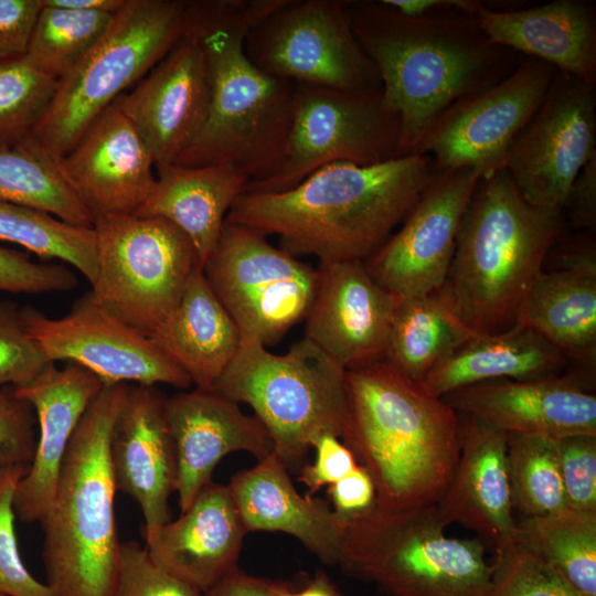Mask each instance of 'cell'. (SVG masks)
Instances as JSON below:
<instances>
[{"instance_id":"6da1fadb","label":"cell","mask_w":596,"mask_h":596,"mask_svg":"<svg viewBox=\"0 0 596 596\" xmlns=\"http://www.w3.org/2000/svg\"><path fill=\"white\" fill-rule=\"evenodd\" d=\"M353 33L374 63L401 125L400 157L413 155L451 105L507 77L522 56L492 43L458 10L406 17L380 1H344Z\"/></svg>"},{"instance_id":"7a4b0ae2","label":"cell","mask_w":596,"mask_h":596,"mask_svg":"<svg viewBox=\"0 0 596 596\" xmlns=\"http://www.w3.org/2000/svg\"><path fill=\"white\" fill-rule=\"evenodd\" d=\"M438 171L427 155L336 162L280 192H245L226 221L279 237L289 254L365 260L405 220Z\"/></svg>"},{"instance_id":"3957f363","label":"cell","mask_w":596,"mask_h":596,"mask_svg":"<svg viewBox=\"0 0 596 596\" xmlns=\"http://www.w3.org/2000/svg\"><path fill=\"white\" fill-rule=\"evenodd\" d=\"M288 0L189 1V20L203 43L211 74L206 120L174 162L232 164L249 184L279 169L290 130L297 84L257 67L244 41Z\"/></svg>"},{"instance_id":"277c9868","label":"cell","mask_w":596,"mask_h":596,"mask_svg":"<svg viewBox=\"0 0 596 596\" xmlns=\"http://www.w3.org/2000/svg\"><path fill=\"white\" fill-rule=\"evenodd\" d=\"M342 443L370 475L386 509L436 504L456 470L459 414L380 360L345 371Z\"/></svg>"},{"instance_id":"5b68a950","label":"cell","mask_w":596,"mask_h":596,"mask_svg":"<svg viewBox=\"0 0 596 596\" xmlns=\"http://www.w3.org/2000/svg\"><path fill=\"white\" fill-rule=\"evenodd\" d=\"M564 230L562 210L529 203L499 168L478 180L435 294L475 333L508 330Z\"/></svg>"},{"instance_id":"8992f818","label":"cell","mask_w":596,"mask_h":596,"mask_svg":"<svg viewBox=\"0 0 596 596\" xmlns=\"http://www.w3.org/2000/svg\"><path fill=\"white\" fill-rule=\"evenodd\" d=\"M130 384H105L82 417L53 499L39 523L45 584L54 596H114L121 543L110 437Z\"/></svg>"},{"instance_id":"52a82bcc","label":"cell","mask_w":596,"mask_h":596,"mask_svg":"<svg viewBox=\"0 0 596 596\" xmlns=\"http://www.w3.org/2000/svg\"><path fill=\"white\" fill-rule=\"evenodd\" d=\"M436 504H374L351 520L338 565L384 596H489L492 564L479 539L446 534Z\"/></svg>"},{"instance_id":"ba28073f","label":"cell","mask_w":596,"mask_h":596,"mask_svg":"<svg viewBox=\"0 0 596 596\" xmlns=\"http://www.w3.org/2000/svg\"><path fill=\"white\" fill-rule=\"evenodd\" d=\"M247 404L286 465L297 466L323 434L341 438L347 418L345 371L304 338L272 353L248 337L212 387Z\"/></svg>"},{"instance_id":"9c48e42d","label":"cell","mask_w":596,"mask_h":596,"mask_svg":"<svg viewBox=\"0 0 596 596\" xmlns=\"http://www.w3.org/2000/svg\"><path fill=\"white\" fill-rule=\"evenodd\" d=\"M189 1L126 0L99 42L62 78L26 139L55 160L124 91L140 81L185 31Z\"/></svg>"},{"instance_id":"30bf717a","label":"cell","mask_w":596,"mask_h":596,"mask_svg":"<svg viewBox=\"0 0 596 596\" xmlns=\"http://www.w3.org/2000/svg\"><path fill=\"white\" fill-rule=\"evenodd\" d=\"M97 276L91 298L149 338L177 307L202 266L190 240L160 217L115 215L95 221Z\"/></svg>"},{"instance_id":"8fae6325","label":"cell","mask_w":596,"mask_h":596,"mask_svg":"<svg viewBox=\"0 0 596 596\" xmlns=\"http://www.w3.org/2000/svg\"><path fill=\"white\" fill-rule=\"evenodd\" d=\"M202 269L241 336L265 347L305 320L319 277L318 269L275 247L264 234L228 221Z\"/></svg>"},{"instance_id":"7c38bea8","label":"cell","mask_w":596,"mask_h":596,"mask_svg":"<svg viewBox=\"0 0 596 596\" xmlns=\"http://www.w3.org/2000/svg\"><path fill=\"white\" fill-rule=\"evenodd\" d=\"M400 119L382 91L359 93L312 85L295 89L283 162L270 178L245 192L289 190L336 162L377 164L400 157Z\"/></svg>"},{"instance_id":"4fadbf2b","label":"cell","mask_w":596,"mask_h":596,"mask_svg":"<svg viewBox=\"0 0 596 596\" xmlns=\"http://www.w3.org/2000/svg\"><path fill=\"white\" fill-rule=\"evenodd\" d=\"M244 49L262 71L294 84L382 91L377 70L353 33L343 0H289L249 30Z\"/></svg>"},{"instance_id":"5bb4252c","label":"cell","mask_w":596,"mask_h":596,"mask_svg":"<svg viewBox=\"0 0 596 596\" xmlns=\"http://www.w3.org/2000/svg\"><path fill=\"white\" fill-rule=\"evenodd\" d=\"M556 70L523 57L497 84L446 109L414 153L429 156L438 172L473 169L481 177L503 167L505 155L540 108Z\"/></svg>"},{"instance_id":"9a60e30c","label":"cell","mask_w":596,"mask_h":596,"mask_svg":"<svg viewBox=\"0 0 596 596\" xmlns=\"http://www.w3.org/2000/svg\"><path fill=\"white\" fill-rule=\"evenodd\" d=\"M596 155V84L557 71L533 118L503 162L531 204L562 210L570 189Z\"/></svg>"},{"instance_id":"2e32d148","label":"cell","mask_w":596,"mask_h":596,"mask_svg":"<svg viewBox=\"0 0 596 596\" xmlns=\"http://www.w3.org/2000/svg\"><path fill=\"white\" fill-rule=\"evenodd\" d=\"M20 321L49 362L76 363L105 384L127 383L181 390L191 379L151 338L98 306L86 292L61 318L31 307L19 311Z\"/></svg>"},{"instance_id":"e0dca14e","label":"cell","mask_w":596,"mask_h":596,"mask_svg":"<svg viewBox=\"0 0 596 596\" xmlns=\"http://www.w3.org/2000/svg\"><path fill=\"white\" fill-rule=\"evenodd\" d=\"M481 174L473 169L438 172L402 226L364 260L373 279L398 297L436 292Z\"/></svg>"},{"instance_id":"ac0fdd59","label":"cell","mask_w":596,"mask_h":596,"mask_svg":"<svg viewBox=\"0 0 596 596\" xmlns=\"http://www.w3.org/2000/svg\"><path fill=\"white\" fill-rule=\"evenodd\" d=\"M210 97L207 56L188 12L185 31L174 46L116 100L157 166L174 163L195 139L206 120Z\"/></svg>"},{"instance_id":"d6986e66","label":"cell","mask_w":596,"mask_h":596,"mask_svg":"<svg viewBox=\"0 0 596 596\" xmlns=\"http://www.w3.org/2000/svg\"><path fill=\"white\" fill-rule=\"evenodd\" d=\"M305 337L344 371L384 359L401 297L377 284L364 260L319 262Z\"/></svg>"},{"instance_id":"ffe728a7","label":"cell","mask_w":596,"mask_h":596,"mask_svg":"<svg viewBox=\"0 0 596 596\" xmlns=\"http://www.w3.org/2000/svg\"><path fill=\"white\" fill-rule=\"evenodd\" d=\"M57 164L94 223L135 215L156 181L153 156L117 100L88 125Z\"/></svg>"},{"instance_id":"44dd1931","label":"cell","mask_w":596,"mask_h":596,"mask_svg":"<svg viewBox=\"0 0 596 596\" xmlns=\"http://www.w3.org/2000/svg\"><path fill=\"white\" fill-rule=\"evenodd\" d=\"M164 413L175 448L181 512L212 481L216 465L227 454L247 451L259 461L274 453L262 422L213 389L195 387L166 397Z\"/></svg>"},{"instance_id":"7402d4cb","label":"cell","mask_w":596,"mask_h":596,"mask_svg":"<svg viewBox=\"0 0 596 596\" xmlns=\"http://www.w3.org/2000/svg\"><path fill=\"white\" fill-rule=\"evenodd\" d=\"M440 398L457 413L509 435L552 440L596 435V396L574 375L488 381L455 390Z\"/></svg>"},{"instance_id":"603a6c76","label":"cell","mask_w":596,"mask_h":596,"mask_svg":"<svg viewBox=\"0 0 596 596\" xmlns=\"http://www.w3.org/2000/svg\"><path fill=\"white\" fill-rule=\"evenodd\" d=\"M561 234L552 251L560 265L542 270L528 292L515 324L531 328L573 364L596 362V254L593 233Z\"/></svg>"},{"instance_id":"cb8c5ba5","label":"cell","mask_w":596,"mask_h":596,"mask_svg":"<svg viewBox=\"0 0 596 596\" xmlns=\"http://www.w3.org/2000/svg\"><path fill=\"white\" fill-rule=\"evenodd\" d=\"M164 400L155 386L130 384L109 445L117 490L140 507L145 540L171 520L169 498L177 485V455Z\"/></svg>"},{"instance_id":"d4e9b609","label":"cell","mask_w":596,"mask_h":596,"mask_svg":"<svg viewBox=\"0 0 596 596\" xmlns=\"http://www.w3.org/2000/svg\"><path fill=\"white\" fill-rule=\"evenodd\" d=\"M104 385L76 363L60 369L51 362L32 382L14 387L32 406L40 430L29 470L14 493L15 517L22 522H39L47 510L75 429Z\"/></svg>"},{"instance_id":"484cf974","label":"cell","mask_w":596,"mask_h":596,"mask_svg":"<svg viewBox=\"0 0 596 596\" xmlns=\"http://www.w3.org/2000/svg\"><path fill=\"white\" fill-rule=\"evenodd\" d=\"M246 533L227 485L211 481L145 547L156 564L204 593L237 568Z\"/></svg>"},{"instance_id":"4316f807","label":"cell","mask_w":596,"mask_h":596,"mask_svg":"<svg viewBox=\"0 0 596 596\" xmlns=\"http://www.w3.org/2000/svg\"><path fill=\"white\" fill-rule=\"evenodd\" d=\"M473 17L492 43L596 84V9L592 1L554 0L513 10L483 3Z\"/></svg>"},{"instance_id":"83f0119b","label":"cell","mask_w":596,"mask_h":596,"mask_svg":"<svg viewBox=\"0 0 596 596\" xmlns=\"http://www.w3.org/2000/svg\"><path fill=\"white\" fill-rule=\"evenodd\" d=\"M247 532H283L329 565H338L348 522L320 498L300 496L276 453L227 485Z\"/></svg>"},{"instance_id":"f1b7e54d","label":"cell","mask_w":596,"mask_h":596,"mask_svg":"<svg viewBox=\"0 0 596 596\" xmlns=\"http://www.w3.org/2000/svg\"><path fill=\"white\" fill-rule=\"evenodd\" d=\"M459 416V460L436 507L447 525L461 524L496 544L517 530L507 462L510 435L469 415Z\"/></svg>"},{"instance_id":"f546056e","label":"cell","mask_w":596,"mask_h":596,"mask_svg":"<svg viewBox=\"0 0 596 596\" xmlns=\"http://www.w3.org/2000/svg\"><path fill=\"white\" fill-rule=\"evenodd\" d=\"M155 184L138 216L160 217L192 243L201 265L214 251L226 216L248 179L232 164H157Z\"/></svg>"},{"instance_id":"4dcf8cb0","label":"cell","mask_w":596,"mask_h":596,"mask_svg":"<svg viewBox=\"0 0 596 596\" xmlns=\"http://www.w3.org/2000/svg\"><path fill=\"white\" fill-rule=\"evenodd\" d=\"M571 364L541 334L515 324L497 333H476L439 362L419 385L440 398L455 390L488 381L563 376Z\"/></svg>"},{"instance_id":"1f68e13d","label":"cell","mask_w":596,"mask_h":596,"mask_svg":"<svg viewBox=\"0 0 596 596\" xmlns=\"http://www.w3.org/2000/svg\"><path fill=\"white\" fill-rule=\"evenodd\" d=\"M150 338L195 387L212 389L236 354L242 336L199 266L172 313Z\"/></svg>"},{"instance_id":"d6a6232c","label":"cell","mask_w":596,"mask_h":596,"mask_svg":"<svg viewBox=\"0 0 596 596\" xmlns=\"http://www.w3.org/2000/svg\"><path fill=\"white\" fill-rule=\"evenodd\" d=\"M476 333L434 292L400 299L384 361L416 384Z\"/></svg>"},{"instance_id":"836d02e7","label":"cell","mask_w":596,"mask_h":596,"mask_svg":"<svg viewBox=\"0 0 596 596\" xmlns=\"http://www.w3.org/2000/svg\"><path fill=\"white\" fill-rule=\"evenodd\" d=\"M514 535L579 596H596V512L522 518Z\"/></svg>"},{"instance_id":"e575fe53","label":"cell","mask_w":596,"mask_h":596,"mask_svg":"<svg viewBox=\"0 0 596 596\" xmlns=\"http://www.w3.org/2000/svg\"><path fill=\"white\" fill-rule=\"evenodd\" d=\"M0 201L40 210L73 225H94L57 160L29 140L0 149Z\"/></svg>"},{"instance_id":"d590c367","label":"cell","mask_w":596,"mask_h":596,"mask_svg":"<svg viewBox=\"0 0 596 596\" xmlns=\"http://www.w3.org/2000/svg\"><path fill=\"white\" fill-rule=\"evenodd\" d=\"M0 241L18 244L44 259H60L93 284L97 276L94 227L66 223L46 212L0 201Z\"/></svg>"},{"instance_id":"8d00e7d4","label":"cell","mask_w":596,"mask_h":596,"mask_svg":"<svg viewBox=\"0 0 596 596\" xmlns=\"http://www.w3.org/2000/svg\"><path fill=\"white\" fill-rule=\"evenodd\" d=\"M115 13L58 8L42 0L25 55L58 81L99 42Z\"/></svg>"},{"instance_id":"74e56055","label":"cell","mask_w":596,"mask_h":596,"mask_svg":"<svg viewBox=\"0 0 596 596\" xmlns=\"http://www.w3.org/2000/svg\"><path fill=\"white\" fill-rule=\"evenodd\" d=\"M507 462L512 505L522 518L552 514L567 508L555 440L510 435Z\"/></svg>"},{"instance_id":"f35d334b","label":"cell","mask_w":596,"mask_h":596,"mask_svg":"<svg viewBox=\"0 0 596 596\" xmlns=\"http://www.w3.org/2000/svg\"><path fill=\"white\" fill-rule=\"evenodd\" d=\"M57 82L26 55L0 61V149L15 148L31 136Z\"/></svg>"},{"instance_id":"ab89813d","label":"cell","mask_w":596,"mask_h":596,"mask_svg":"<svg viewBox=\"0 0 596 596\" xmlns=\"http://www.w3.org/2000/svg\"><path fill=\"white\" fill-rule=\"evenodd\" d=\"M494 549L489 596H579L514 534L496 543Z\"/></svg>"},{"instance_id":"60d3db41","label":"cell","mask_w":596,"mask_h":596,"mask_svg":"<svg viewBox=\"0 0 596 596\" xmlns=\"http://www.w3.org/2000/svg\"><path fill=\"white\" fill-rule=\"evenodd\" d=\"M30 465L0 467V594L4 596H54L25 567L18 547L14 493Z\"/></svg>"},{"instance_id":"b9f144b4","label":"cell","mask_w":596,"mask_h":596,"mask_svg":"<svg viewBox=\"0 0 596 596\" xmlns=\"http://www.w3.org/2000/svg\"><path fill=\"white\" fill-rule=\"evenodd\" d=\"M114 596H204V593L156 564L145 546L124 542Z\"/></svg>"},{"instance_id":"7bdbcfd3","label":"cell","mask_w":596,"mask_h":596,"mask_svg":"<svg viewBox=\"0 0 596 596\" xmlns=\"http://www.w3.org/2000/svg\"><path fill=\"white\" fill-rule=\"evenodd\" d=\"M566 505L596 512V435H573L555 440Z\"/></svg>"},{"instance_id":"ee69618b","label":"cell","mask_w":596,"mask_h":596,"mask_svg":"<svg viewBox=\"0 0 596 596\" xmlns=\"http://www.w3.org/2000/svg\"><path fill=\"white\" fill-rule=\"evenodd\" d=\"M50 363L24 330L19 312L0 302V389L32 382Z\"/></svg>"},{"instance_id":"f6af8a7d","label":"cell","mask_w":596,"mask_h":596,"mask_svg":"<svg viewBox=\"0 0 596 596\" xmlns=\"http://www.w3.org/2000/svg\"><path fill=\"white\" fill-rule=\"evenodd\" d=\"M76 275L62 264L34 263L0 246V291L46 294L77 286Z\"/></svg>"},{"instance_id":"bcb514c9","label":"cell","mask_w":596,"mask_h":596,"mask_svg":"<svg viewBox=\"0 0 596 596\" xmlns=\"http://www.w3.org/2000/svg\"><path fill=\"white\" fill-rule=\"evenodd\" d=\"M35 414L14 386L0 389V467L30 465L35 450Z\"/></svg>"},{"instance_id":"7dc6e473","label":"cell","mask_w":596,"mask_h":596,"mask_svg":"<svg viewBox=\"0 0 596 596\" xmlns=\"http://www.w3.org/2000/svg\"><path fill=\"white\" fill-rule=\"evenodd\" d=\"M312 448L316 449V460L306 465L299 477V481L309 489V494L336 483L358 465L348 447L332 434L319 436Z\"/></svg>"},{"instance_id":"c3c4849f","label":"cell","mask_w":596,"mask_h":596,"mask_svg":"<svg viewBox=\"0 0 596 596\" xmlns=\"http://www.w3.org/2000/svg\"><path fill=\"white\" fill-rule=\"evenodd\" d=\"M42 0H0V61L25 55Z\"/></svg>"},{"instance_id":"681fc988","label":"cell","mask_w":596,"mask_h":596,"mask_svg":"<svg viewBox=\"0 0 596 596\" xmlns=\"http://www.w3.org/2000/svg\"><path fill=\"white\" fill-rule=\"evenodd\" d=\"M565 226L578 232H595L596 226V155L575 178L562 207Z\"/></svg>"},{"instance_id":"f907efd6","label":"cell","mask_w":596,"mask_h":596,"mask_svg":"<svg viewBox=\"0 0 596 596\" xmlns=\"http://www.w3.org/2000/svg\"><path fill=\"white\" fill-rule=\"evenodd\" d=\"M328 492L333 511L348 523L365 513L375 502L374 483L359 464L350 473L329 486Z\"/></svg>"},{"instance_id":"816d5d0a","label":"cell","mask_w":596,"mask_h":596,"mask_svg":"<svg viewBox=\"0 0 596 596\" xmlns=\"http://www.w3.org/2000/svg\"><path fill=\"white\" fill-rule=\"evenodd\" d=\"M380 2L403 15L412 18L449 10H458L475 15L485 3L479 0H381Z\"/></svg>"},{"instance_id":"f5cc1de1","label":"cell","mask_w":596,"mask_h":596,"mask_svg":"<svg viewBox=\"0 0 596 596\" xmlns=\"http://www.w3.org/2000/svg\"><path fill=\"white\" fill-rule=\"evenodd\" d=\"M204 596H276L270 582L251 576L235 568L211 588Z\"/></svg>"},{"instance_id":"db71d44e","label":"cell","mask_w":596,"mask_h":596,"mask_svg":"<svg viewBox=\"0 0 596 596\" xmlns=\"http://www.w3.org/2000/svg\"><path fill=\"white\" fill-rule=\"evenodd\" d=\"M276 596H341L327 575L319 573L300 590H290L283 584L270 582Z\"/></svg>"},{"instance_id":"11a10c76","label":"cell","mask_w":596,"mask_h":596,"mask_svg":"<svg viewBox=\"0 0 596 596\" xmlns=\"http://www.w3.org/2000/svg\"><path fill=\"white\" fill-rule=\"evenodd\" d=\"M46 4L83 11L117 12L126 0H43Z\"/></svg>"},{"instance_id":"9f6ffc18","label":"cell","mask_w":596,"mask_h":596,"mask_svg":"<svg viewBox=\"0 0 596 596\" xmlns=\"http://www.w3.org/2000/svg\"><path fill=\"white\" fill-rule=\"evenodd\" d=\"M0 596H4V595H1V594H0Z\"/></svg>"}]
</instances>
